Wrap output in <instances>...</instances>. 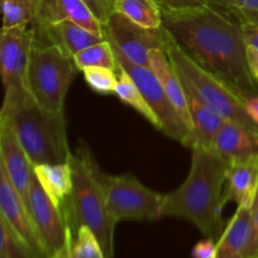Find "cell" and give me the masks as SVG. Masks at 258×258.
<instances>
[{"label": "cell", "instance_id": "16", "mask_svg": "<svg viewBox=\"0 0 258 258\" xmlns=\"http://www.w3.org/2000/svg\"><path fill=\"white\" fill-rule=\"evenodd\" d=\"M34 32L35 43L57 45L72 58L85 48L106 39L105 35L92 33L72 20H60L45 27L34 28Z\"/></svg>", "mask_w": 258, "mask_h": 258}, {"label": "cell", "instance_id": "9", "mask_svg": "<svg viewBox=\"0 0 258 258\" xmlns=\"http://www.w3.org/2000/svg\"><path fill=\"white\" fill-rule=\"evenodd\" d=\"M27 208L48 258H71L75 234L67 213L50 201L35 175L30 184Z\"/></svg>", "mask_w": 258, "mask_h": 258}, {"label": "cell", "instance_id": "3", "mask_svg": "<svg viewBox=\"0 0 258 258\" xmlns=\"http://www.w3.org/2000/svg\"><path fill=\"white\" fill-rule=\"evenodd\" d=\"M70 164L73 188L64 211L73 234L80 227H88L97 237L106 258H113V234L117 223L107 208L98 179V165L86 146L72 153Z\"/></svg>", "mask_w": 258, "mask_h": 258}, {"label": "cell", "instance_id": "32", "mask_svg": "<svg viewBox=\"0 0 258 258\" xmlns=\"http://www.w3.org/2000/svg\"><path fill=\"white\" fill-rule=\"evenodd\" d=\"M217 242L213 239L207 238L206 241H202L194 247L193 257L194 258H214L216 256Z\"/></svg>", "mask_w": 258, "mask_h": 258}, {"label": "cell", "instance_id": "18", "mask_svg": "<svg viewBox=\"0 0 258 258\" xmlns=\"http://www.w3.org/2000/svg\"><path fill=\"white\" fill-rule=\"evenodd\" d=\"M252 237V208L237 207L236 213L217 242L214 258H254Z\"/></svg>", "mask_w": 258, "mask_h": 258}, {"label": "cell", "instance_id": "35", "mask_svg": "<svg viewBox=\"0 0 258 258\" xmlns=\"http://www.w3.org/2000/svg\"><path fill=\"white\" fill-rule=\"evenodd\" d=\"M247 57H248L249 68H251L252 76L258 85V50L253 47L247 45Z\"/></svg>", "mask_w": 258, "mask_h": 258}, {"label": "cell", "instance_id": "17", "mask_svg": "<svg viewBox=\"0 0 258 258\" xmlns=\"http://www.w3.org/2000/svg\"><path fill=\"white\" fill-rule=\"evenodd\" d=\"M181 82H183L184 90H185L189 113H190L191 122H193V130H191L188 148L191 149L197 145L212 148L214 139H216L218 131L221 130L226 118L216 108L208 105L189 83L183 80Z\"/></svg>", "mask_w": 258, "mask_h": 258}, {"label": "cell", "instance_id": "24", "mask_svg": "<svg viewBox=\"0 0 258 258\" xmlns=\"http://www.w3.org/2000/svg\"><path fill=\"white\" fill-rule=\"evenodd\" d=\"M73 60L80 71L91 67H105L118 71L116 54L107 38L78 52L73 57Z\"/></svg>", "mask_w": 258, "mask_h": 258}, {"label": "cell", "instance_id": "31", "mask_svg": "<svg viewBox=\"0 0 258 258\" xmlns=\"http://www.w3.org/2000/svg\"><path fill=\"white\" fill-rule=\"evenodd\" d=\"M161 9L168 10H180L188 8H198L208 5L207 0H155Z\"/></svg>", "mask_w": 258, "mask_h": 258}, {"label": "cell", "instance_id": "34", "mask_svg": "<svg viewBox=\"0 0 258 258\" xmlns=\"http://www.w3.org/2000/svg\"><path fill=\"white\" fill-rule=\"evenodd\" d=\"M244 32V39L247 45L253 47L258 50V24H248V23H242Z\"/></svg>", "mask_w": 258, "mask_h": 258}, {"label": "cell", "instance_id": "1", "mask_svg": "<svg viewBox=\"0 0 258 258\" xmlns=\"http://www.w3.org/2000/svg\"><path fill=\"white\" fill-rule=\"evenodd\" d=\"M161 13L163 27L194 62L226 83L242 100L258 93L238 18L211 4L161 9Z\"/></svg>", "mask_w": 258, "mask_h": 258}, {"label": "cell", "instance_id": "22", "mask_svg": "<svg viewBox=\"0 0 258 258\" xmlns=\"http://www.w3.org/2000/svg\"><path fill=\"white\" fill-rule=\"evenodd\" d=\"M115 12L149 29L163 28V13L155 0H113Z\"/></svg>", "mask_w": 258, "mask_h": 258}, {"label": "cell", "instance_id": "40", "mask_svg": "<svg viewBox=\"0 0 258 258\" xmlns=\"http://www.w3.org/2000/svg\"><path fill=\"white\" fill-rule=\"evenodd\" d=\"M112 2H113V0H112Z\"/></svg>", "mask_w": 258, "mask_h": 258}, {"label": "cell", "instance_id": "29", "mask_svg": "<svg viewBox=\"0 0 258 258\" xmlns=\"http://www.w3.org/2000/svg\"><path fill=\"white\" fill-rule=\"evenodd\" d=\"M233 3L241 23L258 24V0H233Z\"/></svg>", "mask_w": 258, "mask_h": 258}, {"label": "cell", "instance_id": "38", "mask_svg": "<svg viewBox=\"0 0 258 258\" xmlns=\"http://www.w3.org/2000/svg\"><path fill=\"white\" fill-rule=\"evenodd\" d=\"M256 207H258V189H257V196H256V201H254V204H253V208H256Z\"/></svg>", "mask_w": 258, "mask_h": 258}, {"label": "cell", "instance_id": "21", "mask_svg": "<svg viewBox=\"0 0 258 258\" xmlns=\"http://www.w3.org/2000/svg\"><path fill=\"white\" fill-rule=\"evenodd\" d=\"M34 175L50 201L64 209L73 188L71 164H39L34 166Z\"/></svg>", "mask_w": 258, "mask_h": 258}, {"label": "cell", "instance_id": "13", "mask_svg": "<svg viewBox=\"0 0 258 258\" xmlns=\"http://www.w3.org/2000/svg\"><path fill=\"white\" fill-rule=\"evenodd\" d=\"M0 217L10 224L20 238L30 247L38 258H48L44 246L37 233L29 211L15 190L5 169L0 165Z\"/></svg>", "mask_w": 258, "mask_h": 258}, {"label": "cell", "instance_id": "15", "mask_svg": "<svg viewBox=\"0 0 258 258\" xmlns=\"http://www.w3.org/2000/svg\"><path fill=\"white\" fill-rule=\"evenodd\" d=\"M60 20H72L92 33L105 35L103 24L83 0H38L37 17L32 27L42 28Z\"/></svg>", "mask_w": 258, "mask_h": 258}, {"label": "cell", "instance_id": "14", "mask_svg": "<svg viewBox=\"0 0 258 258\" xmlns=\"http://www.w3.org/2000/svg\"><path fill=\"white\" fill-rule=\"evenodd\" d=\"M212 149L228 163L258 159V126L226 120Z\"/></svg>", "mask_w": 258, "mask_h": 258}, {"label": "cell", "instance_id": "36", "mask_svg": "<svg viewBox=\"0 0 258 258\" xmlns=\"http://www.w3.org/2000/svg\"><path fill=\"white\" fill-rule=\"evenodd\" d=\"M252 253L253 256H258V207L252 209Z\"/></svg>", "mask_w": 258, "mask_h": 258}, {"label": "cell", "instance_id": "20", "mask_svg": "<svg viewBox=\"0 0 258 258\" xmlns=\"http://www.w3.org/2000/svg\"><path fill=\"white\" fill-rule=\"evenodd\" d=\"M150 68L156 77L160 81L166 96L169 97L170 102L173 103L174 108L181 120L186 123L190 130H193V122H191L190 113H189L188 102H186L185 90L180 80L178 71L175 70L174 64L171 63L170 58L166 54L164 49H154L150 53Z\"/></svg>", "mask_w": 258, "mask_h": 258}, {"label": "cell", "instance_id": "8", "mask_svg": "<svg viewBox=\"0 0 258 258\" xmlns=\"http://www.w3.org/2000/svg\"><path fill=\"white\" fill-rule=\"evenodd\" d=\"M106 203L116 223L121 221H156L161 218L164 194L154 191L133 174L107 175L98 168Z\"/></svg>", "mask_w": 258, "mask_h": 258}, {"label": "cell", "instance_id": "10", "mask_svg": "<svg viewBox=\"0 0 258 258\" xmlns=\"http://www.w3.org/2000/svg\"><path fill=\"white\" fill-rule=\"evenodd\" d=\"M115 54L118 67L125 70L130 75L150 107L156 113L161 123V131L170 139L179 141L188 148L191 130L176 112L155 73L151 71L150 67L134 64L117 52H115Z\"/></svg>", "mask_w": 258, "mask_h": 258}, {"label": "cell", "instance_id": "4", "mask_svg": "<svg viewBox=\"0 0 258 258\" xmlns=\"http://www.w3.org/2000/svg\"><path fill=\"white\" fill-rule=\"evenodd\" d=\"M8 118L33 166L70 163L72 151L67 143L64 115H54L33 105Z\"/></svg>", "mask_w": 258, "mask_h": 258}, {"label": "cell", "instance_id": "12", "mask_svg": "<svg viewBox=\"0 0 258 258\" xmlns=\"http://www.w3.org/2000/svg\"><path fill=\"white\" fill-rule=\"evenodd\" d=\"M0 165L5 169L15 190L28 206L34 166L20 145L14 126L8 117H0Z\"/></svg>", "mask_w": 258, "mask_h": 258}, {"label": "cell", "instance_id": "39", "mask_svg": "<svg viewBox=\"0 0 258 258\" xmlns=\"http://www.w3.org/2000/svg\"><path fill=\"white\" fill-rule=\"evenodd\" d=\"M254 258H258V256H257V257H254Z\"/></svg>", "mask_w": 258, "mask_h": 258}, {"label": "cell", "instance_id": "28", "mask_svg": "<svg viewBox=\"0 0 258 258\" xmlns=\"http://www.w3.org/2000/svg\"><path fill=\"white\" fill-rule=\"evenodd\" d=\"M85 81L93 91L102 95L115 93L118 81L117 71L105 67H91L82 71Z\"/></svg>", "mask_w": 258, "mask_h": 258}, {"label": "cell", "instance_id": "5", "mask_svg": "<svg viewBox=\"0 0 258 258\" xmlns=\"http://www.w3.org/2000/svg\"><path fill=\"white\" fill-rule=\"evenodd\" d=\"M78 71L73 58L59 47L34 42L28 83L35 103L47 112L64 115L68 88Z\"/></svg>", "mask_w": 258, "mask_h": 258}, {"label": "cell", "instance_id": "11", "mask_svg": "<svg viewBox=\"0 0 258 258\" xmlns=\"http://www.w3.org/2000/svg\"><path fill=\"white\" fill-rule=\"evenodd\" d=\"M103 28L106 38L110 40L113 50L134 64L150 67L149 58L151 50H165L166 48L168 32L165 28H144L117 12L111 15Z\"/></svg>", "mask_w": 258, "mask_h": 258}, {"label": "cell", "instance_id": "27", "mask_svg": "<svg viewBox=\"0 0 258 258\" xmlns=\"http://www.w3.org/2000/svg\"><path fill=\"white\" fill-rule=\"evenodd\" d=\"M71 258H106L97 237L88 227L77 229L71 246Z\"/></svg>", "mask_w": 258, "mask_h": 258}, {"label": "cell", "instance_id": "33", "mask_svg": "<svg viewBox=\"0 0 258 258\" xmlns=\"http://www.w3.org/2000/svg\"><path fill=\"white\" fill-rule=\"evenodd\" d=\"M243 102L247 115L258 126V93L247 96L246 98H243Z\"/></svg>", "mask_w": 258, "mask_h": 258}, {"label": "cell", "instance_id": "30", "mask_svg": "<svg viewBox=\"0 0 258 258\" xmlns=\"http://www.w3.org/2000/svg\"><path fill=\"white\" fill-rule=\"evenodd\" d=\"M83 2L90 8L91 12L95 14V17L102 23L103 27L108 22L111 15L115 13L112 0H83Z\"/></svg>", "mask_w": 258, "mask_h": 258}, {"label": "cell", "instance_id": "2", "mask_svg": "<svg viewBox=\"0 0 258 258\" xmlns=\"http://www.w3.org/2000/svg\"><path fill=\"white\" fill-rule=\"evenodd\" d=\"M185 181L176 190L164 194L161 217L191 222L207 238L218 242L224 231V185L229 163L212 148L194 146Z\"/></svg>", "mask_w": 258, "mask_h": 258}, {"label": "cell", "instance_id": "7", "mask_svg": "<svg viewBox=\"0 0 258 258\" xmlns=\"http://www.w3.org/2000/svg\"><path fill=\"white\" fill-rule=\"evenodd\" d=\"M168 32V30H166ZM166 54L183 81L191 86L208 105L216 108L226 120L257 126L247 115L244 102L219 78L194 62L176 43L173 35H166Z\"/></svg>", "mask_w": 258, "mask_h": 258}, {"label": "cell", "instance_id": "37", "mask_svg": "<svg viewBox=\"0 0 258 258\" xmlns=\"http://www.w3.org/2000/svg\"><path fill=\"white\" fill-rule=\"evenodd\" d=\"M207 2H208L211 5H213V7L218 8V9L221 10H224V12L237 17L233 0H207Z\"/></svg>", "mask_w": 258, "mask_h": 258}, {"label": "cell", "instance_id": "23", "mask_svg": "<svg viewBox=\"0 0 258 258\" xmlns=\"http://www.w3.org/2000/svg\"><path fill=\"white\" fill-rule=\"evenodd\" d=\"M118 81L117 85L115 88V95L122 101L126 105L131 106L135 111H138L143 117H145L151 125L155 128L161 131V123L159 121L158 116L154 112L153 108L150 107V105L148 103V101L145 100V97L143 96L141 91L139 90L138 85L134 82L133 78L130 77L127 72L125 70H122L121 67H118Z\"/></svg>", "mask_w": 258, "mask_h": 258}, {"label": "cell", "instance_id": "6", "mask_svg": "<svg viewBox=\"0 0 258 258\" xmlns=\"http://www.w3.org/2000/svg\"><path fill=\"white\" fill-rule=\"evenodd\" d=\"M29 25L3 28L0 38V68L4 85L2 117L37 105L28 83L30 54L35 42L34 28Z\"/></svg>", "mask_w": 258, "mask_h": 258}, {"label": "cell", "instance_id": "19", "mask_svg": "<svg viewBox=\"0 0 258 258\" xmlns=\"http://www.w3.org/2000/svg\"><path fill=\"white\" fill-rule=\"evenodd\" d=\"M258 189V159L232 161L226 178L224 202L237 207L253 208Z\"/></svg>", "mask_w": 258, "mask_h": 258}, {"label": "cell", "instance_id": "25", "mask_svg": "<svg viewBox=\"0 0 258 258\" xmlns=\"http://www.w3.org/2000/svg\"><path fill=\"white\" fill-rule=\"evenodd\" d=\"M38 0H2L3 28L32 25L37 17Z\"/></svg>", "mask_w": 258, "mask_h": 258}, {"label": "cell", "instance_id": "26", "mask_svg": "<svg viewBox=\"0 0 258 258\" xmlns=\"http://www.w3.org/2000/svg\"><path fill=\"white\" fill-rule=\"evenodd\" d=\"M0 258H38L3 217H0Z\"/></svg>", "mask_w": 258, "mask_h": 258}]
</instances>
